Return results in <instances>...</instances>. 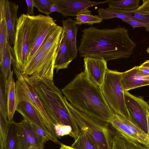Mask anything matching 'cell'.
Wrapping results in <instances>:
<instances>
[{
    "mask_svg": "<svg viewBox=\"0 0 149 149\" xmlns=\"http://www.w3.org/2000/svg\"><path fill=\"white\" fill-rule=\"evenodd\" d=\"M78 49L80 56L102 58L107 62L129 58L136 46L128 30L120 25L113 29L85 28Z\"/></svg>",
    "mask_w": 149,
    "mask_h": 149,
    "instance_id": "1",
    "label": "cell"
},
{
    "mask_svg": "<svg viewBox=\"0 0 149 149\" xmlns=\"http://www.w3.org/2000/svg\"><path fill=\"white\" fill-rule=\"evenodd\" d=\"M61 90L74 108L110 123L114 113L106 102L101 87L90 81L84 71L77 74Z\"/></svg>",
    "mask_w": 149,
    "mask_h": 149,
    "instance_id": "2",
    "label": "cell"
},
{
    "mask_svg": "<svg viewBox=\"0 0 149 149\" xmlns=\"http://www.w3.org/2000/svg\"><path fill=\"white\" fill-rule=\"evenodd\" d=\"M46 111L56 124L70 125L72 131L71 137L78 138L79 130L68 107L66 98L53 80L47 79H31Z\"/></svg>",
    "mask_w": 149,
    "mask_h": 149,
    "instance_id": "3",
    "label": "cell"
},
{
    "mask_svg": "<svg viewBox=\"0 0 149 149\" xmlns=\"http://www.w3.org/2000/svg\"><path fill=\"white\" fill-rule=\"evenodd\" d=\"M122 73L108 68L101 88L106 102L114 113L131 118L121 81Z\"/></svg>",
    "mask_w": 149,
    "mask_h": 149,
    "instance_id": "4",
    "label": "cell"
},
{
    "mask_svg": "<svg viewBox=\"0 0 149 149\" xmlns=\"http://www.w3.org/2000/svg\"><path fill=\"white\" fill-rule=\"evenodd\" d=\"M60 41L48 50H45L42 45L28 63L24 73L31 79L53 80L54 65Z\"/></svg>",
    "mask_w": 149,
    "mask_h": 149,
    "instance_id": "5",
    "label": "cell"
},
{
    "mask_svg": "<svg viewBox=\"0 0 149 149\" xmlns=\"http://www.w3.org/2000/svg\"><path fill=\"white\" fill-rule=\"evenodd\" d=\"M12 64L17 80L26 93L32 104L50 131L51 135L56 139L58 140L55 130L57 124L46 111L31 79L24 73L13 56L12 57Z\"/></svg>",
    "mask_w": 149,
    "mask_h": 149,
    "instance_id": "6",
    "label": "cell"
},
{
    "mask_svg": "<svg viewBox=\"0 0 149 149\" xmlns=\"http://www.w3.org/2000/svg\"><path fill=\"white\" fill-rule=\"evenodd\" d=\"M29 51L28 62L40 47L47 36L58 25L49 15H30Z\"/></svg>",
    "mask_w": 149,
    "mask_h": 149,
    "instance_id": "7",
    "label": "cell"
},
{
    "mask_svg": "<svg viewBox=\"0 0 149 149\" xmlns=\"http://www.w3.org/2000/svg\"><path fill=\"white\" fill-rule=\"evenodd\" d=\"M30 24V15L21 14L17 23L13 52L17 63L23 71L28 62Z\"/></svg>",
    "mask_w": 149,
    "mask_h": 149,
    "instance_id": "8",
    "label": "cell"
},
{
    "mask_svg": "<svg viewBox=\"0 0 149 149\" xmlns=\"http://www.w3.org/2000/svg\"><path fill=\"white\" fill-rule=\"evenodd\" d=\"M110 123L117 133L127 140L143 145L149 149V139L147 135L134 121L114 113Z\"/></svg>",
    "mask_w": 149,
    "mask_h": 149,
    "instance_id": "9",
    "label": "cell"
},
{
    "mask_svg": "<svg viewBox=\"0 0 149 149\" xmlns=\"http://www.w3.org/2000/svg\"><path fill=\"white\" fill-rule=\"evenodd\" d=\"M66 104L70 109L74 119L80 130L86 132L97 130L101 131L112 141V135H117L116 131H114L109 127L110 123L103 121L89 116L77 109L73 107L66 99Z\"/></svg>",
    "mask_w": 149,
    "mask_h": 149,
    "instance_id": "10",
    "label": "cell"
},
{
    "mask_svg": "<svg viewBox=\"0 0 149 149\" xmlns=\"http://www.w3.org/2000/svg\"><path fill=\"white\" fill-rule=\"evenodd\" d=\"M16 86L17 99L16 111L22 115L24 119L39 127L52 136L26 93L17 80Z\"/></svg>",
    "mask_w": 149,
    "mask_h": 149,
    "instance_id": "11",
    "label": "cell"
},
{
    "mask_svg": "<svg viewBox=\"0 0 149 149\" xmlns=\"http://www.w3.org/2000/svg\"><path fill=\"white\" fill-rule=\"evenodd\" d=\"M126 105L134 121L146 133L147 132V116L149 105L141 97H137L124 91Z\"/></svg>",
    "mask_w": 149,
    "mask_h": 149,
    "instance_id": "12",
    "label": "cell"
},
{
    "mask_svg": "<svg viewBox=\"0 0 149 149\" xmlns=\"http://www.w3.org/2000/svg\"><path fill=\"white\" fill-rule=\"evenodd\" d=\"M18 149H29L32 146L44 149L47 141L34 130L31 123L24 119L18 123Z\"/></svg>",
    "mask_w": 149,
    "mask_h": 149,
    "instance_id": "13",
    "label": "cell"
},
{
    "mask_svg": "<svg viewBox=\"0 0 149 149\" xmlns=\"http://www.w3.org/2000/svg\"><path fill=\"white\" fill-rule=\"evenodd\" d=\"M85 72L88 79L95 84L101 87L108 68L107 62L103 58L84 57Z\"/></svg>",
    "mask_w": 149,
    "mask_h": 149,
    "instance_id": "14",
    "label": "cell"
},
{
    "mask_svg": "<svg viewBox=\"0 0 149 149\" xmlns=\"http://www.w3.org/2000/svg\"><path fill=\"white\" fill-rule=\"evenodd\" d=\"M54 2L62 6L63 9L58 13L65 17L76 16L83 10L94 6L109 3L113 0L93 1L89 0H53Z\"/></svg>",
    "mask_w": 149,
    "mask_h": 149,
    "instance_id": "15",
    "label": "cell"
},
{
    "mask_svg": "<svg viewBox=\"0 0 149 149\" xmlns=\"http://www.w3.org/2000/svg\"><path fill=\"white\" fill-rule=\"evenodd\" d=\"M5 19L8 33V43L11 48L14 45L19 6L16 3L4 0Z\"/></svg>",
    "mask_w": 149,
    "mask_h": 149,
    "instance_id": "16",
    "label": "cell"
},
{
    "mask_svg": "<svg viewBox=\"0 0 149 149\" xmlns=\"http://www.w3.org/2000/svg\"><path fill=\"white\" fill-rule=\"evenodd\" d=\"M122 85L124 91L149 85V76L141 74L138 66L122 73L121 79Z\"/></svg>",
    "mask_w": 149,
    "mask_h": 149,
    "instance_id": "17",
    "label": "cell"
},
{
    "mask_svg": "<svg viewBox=\"0 0 149 149\" xmlns=\"http://www.w3.org/2000/svg\"><path fill=\"white\" fill-rule=\"evenodd\" d=\"M72 60L70 56L69 41L65 31L63 29L55 59L54 69L57 72L59 70L67 69Z\"/></svg>",
    "mask_w": 149,
    "mask_h": 149,
    "instance_id": "18",
    "label": "cell"
},
{
    "mask_svg": "<svg viewBox=\"0 0 149 149\" xmlns=\"http://www.w3.org/2000/svg\"><path fill=\"white\" fill-rule=\"evenodd\" d=\"M13 70L10 72L6 82L7 115L9 122L13 120L17 105L16 82L13 77Z\"/></svg>",
    "mask_w": 149,
    "mask_h": 149,
    "instance_id": "19",
    "label": "cell"
},
{
    "mask_svg": "<svg viewBox=\"0 0 149 149\" xmlns=\"http://www.w3.org/2000/svg\"><path fill=\"white\" fill-rule=\"evenodd\" d=\"M63 29L65 31L69 41L70 56L73 60L77 56L78 49L77 46L76 38L78 27L75 21L68 17L62 21Z\"/></svg>",
    "mask_w": 149,
    "mask_h": 149,
    "instance_id": "20",
    "label": "cell"
},
{
    "mask_svg": "<svg viewBox=\"0 0 149 149\" xmlns=\"http://www.w3.org/2000/svg\"><path fill=\"white\" fill-rule=\"evenodd\" d=\"M8 128L5 149H18V123L13 120L8 121Z\"/></svg>",
    "mask_w": 149,
    "mask_h": 149,
    "instance_id": "21",
    "label": "cell"
},
{
    "mask_svg": "<svg viewBox=\"0 0 149 149\" xmlns=\"http://www.w3.org/2000/svg\"><path fill=\"white\" fill-rule=\"evenodd\" d=\"M75 19V24L79 26L83 24L93 25L101 23L103 20L98 15H92L91 11L88 8L79 13L76 16Z\"/></svg>",
    "mask_w": 149,
    "mask_h": 149,
    "instance_id": "22",
    "label": "cell"
},
{
    "mask_svg": "<svg viewBox=\"0 0 149 149\" xmlns=\"http://www.w3.org/2000/svg\"><path fill=\"white\" fill-rule=\"evenodd\" d=\"M140 0H113L109 3V7L120 10H134L140 6Z\"/></svg>",
    "mask_w": 149,
    "mask_h": 149,
    "instance_id": "23",
    "label": "cell"
},
{
    "mask_svg": "<svg viewBox=\"0 0 149 149\" xmlns=\"http://www.w3.org/2000/svg\"><path fill=\"white\" fill-rule=\"evenodd\" d=\"M0 72L7 80L10 72L12 64L11 53L7 43L2 58L0 59Z\"/></svg>",
    "mask_w": 149,
    "mask_h": 149,
    "instance_id": "24",
    "label": "cell"
},
{
    "mask_svg": "<svg viewBox=\"0 0 149 149\" xmlns=\"http://www.w3.org/2000/svg\"><path fill=\"white\" fill-rule=\"evenodd\" d=\"M75 149H98L92 142L85 131L80 130L77 139L71 146Z\"/></svg>",
    "mask_w": 149,
    "mask_h": 149,
    "instance_id": "25",
    "label": "cell"
},
{
    "mask_svg": "<svg viewBox=\"0 0 149 149\" xmlns=\"http://www.w3.org/2000/svg\"><path fill=\"white\" fill-rule=\"evenodd\" d=\"M8 33L5 19L4 12L0 13V59L8 43Z\"/></svg>",
    "mask_w": 149,
    "mask_h": 149,
    "instance_id": "26",
    "label": "cell"
},
{
    "mask_svg": "<svg viewBox=\"0 0 149 149\" xmlns=\"http://www.w3.org/2000/svg\"><path fill=\"white\" fill-rule=\"evenodd\" d=\"M7 80L0 72V113L5 117L7 115Z\"/></svg>",
    "mask_w": 149,
    "mask_h": 149,
    "instance_id": "27",
    "label": "cell"
},
{
    "mask_svg": "<svg viewBox=\"0 0 149 149\" xmlns=\"http://www.w3.org/2000/svg\"><path fill=\"white\" fill-rule=\"evenodd\" d=\"M111 149H139L136 144L123 137L117 135L113 139Z\"/></svg>",
    "mask_w": 149,
    "mask_h": 149,
    "instance_id": "28",
    "label": "cell"
},
{
    "mask_svg": "<svg viewBox=\"0 0 149 149\" xmlns=\"http://www.w3.org/2000/svg\"><path fill=\"white\" fill-rule=\"evenodd\" d=\"M8 120L0 113V149H5L8 134Z\"/></svg>",
    "mask_w": 149,
    "mask_h": 149,
    "instance_id": "29",
    "label": "cell"
},
{
    "mask_svg": "<svg viewBox=\"0 0 149 149\" xmlns=\"http://www.w3.org/2000/svg\"><path fill=\"white\" fill-rule=\"evenodd\" d=\"M34 1L35 7L39 12L47 16H49L52 13L50 11V8L51 6L54 3L53 0H34Z\"/></svg>",
    "mask_w": 149,
    "mask_h": 149,
    "instance_id": "30",
    "label": "cell"
},
{
    "mask_svg": "<svg viewBox=\"0 0 149 149\" xmlns=\"http://www.w3.org/2000/svg\"><path fill=\"white\" fill-rule=\"evenodd\" d=\"M119 12L130 18L149 24V15L138 13L134 10L125 11L119 10Z\"/></svg>",
    "mask_w": 149,
    "mask_h": 149,
    "instance_id": "31",
    "label": "cell"
},
{
    "mask_svg": "<svg viewBox=\"0 0 149 149\" xmlns=\"http://www.w3.org/2000/svg\"><path fill=\"white\" fill-rule=\"evenodd\" d=\"M55 130L56 135L58 138L67 135L71 136L72 129L70 125L58 124L55 126Z\"/></svg>",
    "mask_w": 149,
    "mask_h": 149,
    "instance_id": "32",
    "label": "cell"
},
{
    "mask_svg": "<svg viewBox=\"0 0 149 149\" xmlns=\"http://www.w3.org/2000/svg\"><path fill=\"white\" fill-rule=\"evenodd\" d=\"M122 20L130 24L133 28L145 27L146 28V30L149 32V24L148 23L136 21L131 19Z\"/></svg>",
    "mask_w": 149,
    "mask_h": 149,
    "instance_id": "33",
    "label": "cell"
},
{
    "mask_svg": "<svg viewBox=\"0 0 149 149\" xmlns=\"http://www.w3.org/2000/svg\"><path fill=\"white\" fill-rule=\"evenodd\" d=\"M134 10L138 13L149 15V0H143L142 5Z\"/></svg>",
    "mask_w": 149,
    "mask_h": 149,
    "instance_id": "34",
    "label": "cell"
},
{
    "mask_svg": "<svg viewBox=\"0 0 149 149\" xmlns=\"http://www.w3.org/2000/svg\"><path fill=\"white\" fill-rule=\"evenodd\" d=\"M27 6V14L31 16L34 15L33 8L35 7L34 0H26L25 1Z\"/></svg>",
    "mask_w": 149,
    "mask_h": 149,
    "instance_id": "35",
    "label": "cell"
},
{
    "mask_svg": "<svg viewBox=\"0 0 149 149\" xmlns=\"http://www.w3.org/2000/svg\"><path fill=\"white\" fill-rule=\"evenodd\" d=\"M63 8V7L55 2L51 6L50 8V11L52 13L54 12L58 13L62 10Z\"/></svg>",
    "mask_w": 149,
    "mask_h": 149,
    "instance_id": "36",
    "label": "cell"
},
{
    "mask_svg": "<svg viewBox=\"0 0 149 149\" xmlns=\"http://www.w3.org/2000/svg\"><path fill=\"white\" fill-rule=\"evenodd\" d=\"M139 72L142 74L149 76V68L142 66L141 65L138 66Z\"/></svg>",
    "mask_w": 149,
    "mask_h": 149,
    "instance_id": "37",
    "label": "cell"
},
{
    "mask_svg": "<svg viewBox=\"0 0 149 149\" xmlns=\"http://www.w3.org/2000/svg\"><path fill=\"white\" fill-rule=\"evenodd\" d=\"M59 149H75L72 148L71 146H70L63 144L61 145V147Z\"/></svg>",
    "mask_w": 149,
    "mask_h": 149,
    "instance_id": "38",
    "label": "cell"
},
{
    "mask_svg": "<svg viewBox=\"0 0 149 149\" xmlns=\"http://www.w3.org/2000/svg\"><path fill=\"white\" fill-rule=\"evenodd\" d=\"M135 144L139 149H149L143 145L137 143Z\"/></svg>",
    "mask_w": 149,
    "mask_h": 149,
    "instance_id": "39",
    "label": "cell"
},
{
    "mask_svg": "<svg viewBox=\"0 0 149 149\" xmlns=\"http://www.w3.org/2000/svg\"><path fill=\"white\" fill-rule=\"evenodd\" d=\"M140 65L143 67L149 68V60H146Z\"/></svg>",
    "mask_w": 149,
    "mask_h": 149,
    "instance_id": "40",
    "label": "cell"
},
{
    "mask_svg": "<svg viewBox=\"0 0 149 149\" xmlns=\"http://www.w3.org/2000/svg\"><path fill=\"white\" fill-rule=\"evenodd\" d=\"M147 135L149 139V115L147 116Z\"/></svg>",
    "mask_w": 149,
    "mask_h": 149,
    "instance_id": "41",
    "label": "cell"
},
{
    "mask_svg": "<svg viewBox=\"0 0 149 149\" xmlns=\"http://www.w3.org/2000/svg\"><path fill=\"white\" fill-rule=\"evenodd\" d=\"M29 149H40L34 146H31Z\"/></svg>",
    "mask_w": 149,
    "mask_h": 149,
    "instance_id": "42",
    "label": "cell"
},
{
    "mask_svg": "<svg viewBox=\"0 0 149 149\" xmlns=\"http://www.w3.org/2000/svg\"><path fill=\"white\" fill-rule=\"evenodd\" d=\"M147 52L149 54V46L146 50Z\"/></svg>",
    "mask_w": 149,
    "mask_h": 149,
    "instance_id": "43",
    "label": "cell"
},
{
    "mask_svg": "<svg viewBox=\"0 0 149 149\" xmlns=\"http://www.w3.org/2000/svg\"><path fill=\"white\" fill-rule=\"evenodd\" d=\"M148 103H149V101H148Z\"/></svg>",
    "mask_w": 149,
    "mask_h": 149,
    "instance_id": "44",
    "label": "cell"
}]
</instances>
